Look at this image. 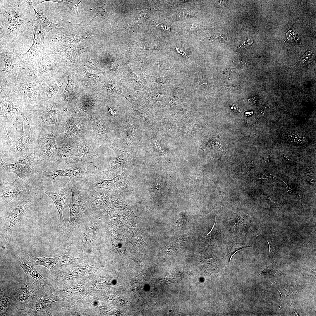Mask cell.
<instances>
[{
	"label": "cell",
	"mask_w": 316,
	"mask_h": 316,
	"mask_svg": "<svg viewBox=\"0 0 316 316\" xmlns=\"http://www.w3.org/2000/svg\"><path fill=\"white\" fill-rule=\"evenodd\" d=\"M42 82V81L35 80L30 83H18L15 85L14 91L19 95L27 96L31 100H35H35H39L40 98Z\"/></svg>",
	"instance_id": "obj_19"
},
{
	"label": "cell",
	"mask_w": 316,
	"mask_h": 316,
	"mask_svg": "<svg viewBox=\"0 0 316 316\" xmlns=\"http://www.w3.org/2000/svg\"><path fill=\"white\" fill-rule=\"evenodd\" d=\"M25 2L32 7L35 11V20L40 28L41 40L42 42H44L45 35L52 29L60 27V25L49 21L41 11L36 10L32 5L31 0H27Z\"/></svg>",
	"instance_id": "obj_21"
},
{
	"label": "cell",
	"mask_w": 316,
	"mask_h": 316,
	"mask_svg": "<svg viewBox=\"0 0 316 316\" xmlns=\"http://www.w3.org/2000/svg\"><path fill=\"white\" fill-rule=\"evenodd\" d=\"M200 236L202 241L207 245L221 242V227L217 223L216 218L214 225L209 233Z\"/></svg>",
	"instance_id": "obj_24"
},
{
	"label": "cell",
	"mask_w": 316,
	"mask_h": 316,
	"mask_svg": "<svg viewBox=\"0 0 316 316\" xmlns=\"http://www.w3.org/2000/svg\"><path fill=\"white\" fill-rule=\"evenodd\" d=\"M40 164L38 157L34 152L23 159L11 163L5 162L0 157L1 168L6 171L16 174L22 179L29 177L33 168Z\"/></svg>",
	"instance_id": "obj_11"
},
{
	"label": "cell",
	"mask_w": 316,
	"mask_h": 316,
	"mask_svg": "<svg viewBox=\"0 0 316 316\" xmlns=\"http://www.w3.org/2000/svg\"><path fill=\"white\" fill-rule=\"evenodd\" d=\"M153 21L156 26L159 29L166 32H169L170 31V28L168 25L158 23L154 20Z\"/></svg>",
	"instance_id": "obj_33"
},
{
	"label": "cell",
	"mask_w": 316,
	"mask_h": 316,
	"mask_svg": "<svg viewBox=\"0 0 316 316\" xmlns=\"http://www.w3.org/2000/svg\"><path fill=\"white\" fill-rule=\"evenodd\" d=\"M61 118V112L56 105L42 100L31 105L26 119L31 128L37 129L53 124L58 127Z\"/></svg>",
	"instance_id": "obj_5"
},
{
	"label": "cell",
	"mask_w": 316,
	"mask_h": 316,
	"mask_svg": "<svg viewBox=\"0 0 316 316\" xmlns=\"http://www.w3.org/2000/svg\"><path fill=\"white\" fill-rule=\"evenodd\" d=\"M0 116L6 123L27 118L31 105L20 99L5 94L0 95Z\"/></svg>",
	"instance_id": "obj_8"
},
{
	"label": "cell",
	"mask_w": 316,
	"mask_h": 316,
	"mask_svg": "<svg viewBox=\"0 0 316 316\" xmlns=\"http://www.w3.org/2000/svg\"><path fill=\"white\" fill-rule=\"evenodd\" d=\"M306 177L308 181H313L315 179V176L312 172H305Z\"/></svg>",
	"instance_id": "obj_36"
},
{
	"label": "cell",
	"mask_w": 316,
	"mask_h": 316,
	"mask_svg": "<svg viewBox=\"0 0 316 316\" xmlns=\"http://www.w3.org/2000/svg\"><path fill=\"white\" fill-rule=\"evenodd\" d=\"M190 219V217H180L174 223L173 229L176 231L185 228Z\"/></svg>",
	"instance_id": "obj_28"
},
{
	"label": "cell",
	"mask_w": 316,
	"mask_h": 316,
	"mask_svg": "<svg viewBox=\"0 0 316 316\" xmlns=\"http://www.w3.org/2000/svg\"><path fill=\"white\" fill-rule=\"evenodd\" d=\"M100 214L88 212L83 216L69 239L70 250L91 251L100 245Z\"/></svg>",
	"instance_id": "obj_2"
},
{
	"label": "cell",
	"mask_w": 316,
	"mask_h": 316,
	"mask_svg": "<svg viewBox=\"0 0 316 316\" xmlns=\"http://www.w3.org/2000/svg\"><path fill=\"white\" fill-rule=\"evenodd\" d=\"M272 178H273V177L272 175L265 174H263L261 176V178L262 179Z\"/></svg>",
	"instance_id": "obj_44"
},
{
	"label": "cell",
	"mask_w": 316,
	"mask_h": 316,
	"mask_svg": "<svg viewBox=\"0 0 316 316\" xmlns=\"http://www.w3.org/2000/svg\"><path fill=\"white\" fill-rule=\"evenodd\" d=\"M282 181H283L284 182V183H285L286 184L287 186V187L285 189V191L286 192L291 194H294L295 193V190L292 188L291 185H290L289 183H286L285 181H283V180H282Z\"/></svg>",
	"instance_id": "obj_35"
},
{
	"label": "cell",
	"mask_w": 316,
	"mask_h": 316,
	"mask_svg": "<svg viewBox=\"0 0 316 316\" xmlns=\"http://www.w3.org/2000/svg\"><path fill=\"white\" fill-rule=\"evenodd\" d=\"M257 99L255 97H251L248 99V103L251 104H255L257 102Z\"/></svg>",
	"instance_id": "obj_41"
},
{
	"label": "cell",
	"mask_w": 316,
	"mask_h": 316,
	"mask_svg": "<svg viewBox=\"0 0 316 316\" xmlns=\"http://www.w3.org/2000/svg\"><path fill=\"white\" fill-rule=\"evenodd\" d=\"M225 256L224 262L229 264L232 255L236 251L242 248L248 247L245 243H238L228 241L225 244Z\"/></svg>",
	"instance_id": "obj_26"
},
{
	"label": "cell",
	"mask_w": 316,
	"mask_h": 316,
	"mask_svg": "<svg viewBox=\"0 0 316 316\" xmlns=\"http://www.w3.org/2000/svg\"><path fill=\"white\" fill-rule=\"evenodd\" d=\"M234 65L238 68H241V67L244 65L245 64V63L242 61L240 60H237L233 62Z\"/></svg>",
	"instance_id": "obj_39"
},
{
	"label": "cell",
	"mask_w": 316,
	"mask_h": 316,
	"mask_svg": "<svg viewBox=\"0 0 316 316\" xmlns=\"http://www.w3.org/2000/svg\"><path fill=\"white\" fill-rule=\"evenodd\" d=\"M96 10L95 12V13L94 15V16L90 21V22H91L92 20L97 16H101L106 17V9L103 7H99L97 8H96Z\"/></svg>",
	"instance_id": "obj_32"
},
{
	"label": "cell",
	"mask_w": 316,
	"mask_h": 316,
	"mask_svg": "<svg viewBox=\"0 0 316 316\" xmlns=\"http://www.w3.org/2000/svg\"><path fill=\"white\" fill-rule=\"evenodd\" d=\"M109 113L112 116H115L116 114V112L115 111L110 108L109 110Z\"/></svg>",
	"instance_id": "obj_46"
},
{
	"label": "cell",
	"mask_w": 316,
	"mask_h": 316,
	"mask_svg": "<svg viewBox=\"0 0 316 316\" xmlns=\"http://www.w3.org/2000/svg\"><path fill=\"white\" fill-rule=\"evenodd\" d=\"M268 198L271 201L272 204L273 206L276 207H279L281 206V204L275 200L270 197H269Z\"/></svg>",
	"instance_id": "obj_38"
},
{
	"label": "cell",
	"mask_w": 316,
	"mask_h": 316,
	"mask_svg": "<svg viewBox=\"0 0 316 316\" xmlns=\"http://www.w3.org/2000/svg\"><path fill=\"white\" fill-rule=\"evenodd\" d=\"M82 0H44L38 1L37 2V4H40L41 3L46 1H50L53 2L61 3L66 5L73 11L78 13L77 7L79 3L82 1Z\"/></svg>",
	"instance_id": "obj_27"
},
{
	"label": "cell",
	"mask_w": 316,
	"mask_h": 316,
	"mask_svg": "<svg viewBox=\"0 0 316 316\" xmlns=\"http://www.w3.org/2000/svg\"><path fill=\"white\" fill-rule=\"evenodd\" d=\"M35 129L37 134L34 152L38 157L40 164H45L53 160L59 150L56 145V127L51 125Z\"/></svg>",
	"instance_id": "obj_6"
},
{
	"label": "cell",
	"mask_w": 316,
	"mask_h": 316,
	"mask_svg": "<svg viewBox=\"0 0 316 316\" xmlns=\"http://www.w3.org/2000/svg\"><path fill=\"white\" fill-rule=\"evenodd\" d=\"M36 22L34 26V34L32 46L25 53L21 55L22 68L30 71L29 75H34L39 69L40 61L48 51L44 42L41 41L40 28Z\"/></svg>",
	"instance_id": "obj_7"
},
{
	"label": "cell",
	"mask_w": 316,
	"mask_h": 316,
	"mask_svg": "<svg viewBox=\"0 0 316 316\" xmlns=\"http://www.w3.org/2000/svg\"><path fill=\"white\" fill-rule=\"evenodd\" d=\"M56 64V61L55 60H54L50 56L48 51L40 61L39 75H43L52 72L55 68Z\"/></svg>",
	"instance_id": "obj_25"
},
{
	"label": "cell",
	"mask_w": 316,
	"mask_h": 316,
	"mask_svg": "<svg viewBox=\"0 0 316 316\" xmlns=\"http://www.w3.org/2000/svg\"><path fill=\"white\" fill-rule=\"evenodd\" d=\"M83 69L84 73L86 75L88 78L95 77L97 76V75L95 74H92L89 73L85 68H84Z\"/></svg>",
	"instance_id": "obj_42"
},
{
	"label": "cell",
	"mask_w": 316,
	"mask_h": 316,
	"mask_svg": "<svg viewBox=\"0 0 316 316\" xmlns=\"http://www.w3.org/2000/svg\"><path fill=\"white\" fill-rule=\"evenodd\" d=\"M71 186L72 199L68 204L70 209L69 219L65 230L66 233L69 239L73 231L83 215L88 209L87 203L83 190L75 185L69 183Z\"/></svg>",
	"instance_id": "obj_9"
},
{
	"label": "cell",
	"mask_w": 316,
	"mask_h": 316,
	"mask_svg": "<svg viewBox=\"0 0 316 316\" xmlns=\"http://www.w3.org/2000/svg\"><path fill=\"white\" fill-rule=\"evenodd\" d=\"M49 288L38 291L35 299L27 315L32 316H45L50 315V308L54 302L59 300L53 295Z\"/></svg>",
	"instance_id": "obj_13"
},
{
	"label": "cell",
	"mask_w": 316,
	"mask_h": 316,
	"mask_svg": "<svg viewBox=\"0 0 316 316\" xmlns=\"http://www.w3.org/2000/svg\"><path fill=\"white\" fill-rule=\"evenodd\" d=\"M71 193V187L69 183L64 188L58 190H48L45 193L53 201L59 212L60 217V224L63 230H65L67 226L66 225L63 216V212L64 209L65 200Z\"/></svg>",
	"instance_id": "obj_18"
},
{
	"label": "cell",
	"mask_w": 316,
	"mask_h": 316,
	"mask_svg": "<svg viewBox=\"0 0 316 316\" xmlns=\"http://www.w3.org/2000/svg\"><path fill=\"white\" fill-rule=\"evenodd\" d=\"M16 289H7L0 292V316H5L9 308L13 305Z\"/></svg>",
	"instance_id": "obj_22"
},
{
	"label": "cell",
	"mask_w": 316,
	"mask_h": 316,
	"mask_svg": "<svg viewBox=\"0 0 316 316\" xmlns=\"http://www.w3.org/2000/svg\"><path fill=\"white\" fill-rule=\"evenodd\" d=\"M83 190L87 203V212L100 213V210L108 206L109 198L107 192H97L95 188L86 186Z\"/></svg>",
	"instance_id": "obj_14"
},
{
	"label": "cell",
	"mask_w": 316,
	"mask_h": 316,
	"mask_svg": "<svg viewBox=\"0 0 316 316\" xmlns=\"http://www.w3.org/2000/svg\"><path fill=\"white\" fill-rule=\"evenodd\" d=\"M166 80V78L165 77H161L158 79L159 81L160 82L162 83H165Z\"/></svg>",
	"instance_id": "obj_45"
},
{
	"label": "cell",
	"mask_w": 316,
	"mask_h": 316,
	"mask_svg": "<svg viewBox=\"0 0 316 316\" xmlns=\"http://www.w3.org/2000/svg\"><path fill=\"white\" fill-rule=\"evenodd\" d=\"M269 160V157L268 156L265 157L264 159V162L265 163H268Z\"/></svg>",
	"instance_id": "obj_47"
},
{
	"label": "cell",
	"mask_w": 316,
	"mask_h": 316,
	"mask_svg": "<svg viewBox=\"0 0 316 316\" xmlns=\"http://www.w3.org/2000/svg\"><path fill=\"white\" fill-rule=\"evenodd\" d=\"M37 196V194H34L18 200L7 213L1 230L0 239L2 248L7 249L12 231Z\"/></svg>",
	"instance_id": "obj_4"
},
{
	"label": "cell",
	"mask_w": 316,
	"mask_h": 316,
	"mask_svg": "<svg viewBox=\"0 0 316 316\" xmlns=\"http://www.w3.org/2000/svg\"><path fill=\"white\" fill-rule=\"evenodd\" d=\"M176 49L178 52L182 54L183 55L186 56V54L185 52L178 47H177L176 48Z\"/></svg>",
	"instance_id": "obj_43"
},
{
	"label": "cell",
	"mask_w": 316,
	"mask_h": 316,
	"mask_svg": "<svg viewBox=\"0 0 316 316\" xmlns=\"http://www.w3.org/2000/svg\"><path fill=\"white\" fill-rule=\"evenodd\" d=\"M148 12L147 10H141L137 15L136 18V25H139L144 23L148 16Z\"/></svg>",
	"instance_id": "obj_29"
},
{
	"label": "cell",
	"mask_w": 316,
	"mask_h": 316,
	"mask_svg": "<svg viewBox=\"0 0 316 316\" xmlns=\"http://www.w3.org/2000/svg\"><path fill=\"white\" fill-rule=\"evenodd\" d=\"M20 1H3L0 4V14L5 16L9 26L7 28L3 20L0 28V39L19 35L29 30L36 22L35 16L30 10L20 8Z\"/></svg>",
	"instance_id": "obj_1"
},
{
	"label": "cell",
	"mask_w": 316,
	"mask_h": 316,
	"mask_svg": "<svg viewBox=\"0 0 316 316\" xmlns=\"http://www.w3.org/2000/svg\"><path fill=\"white\" fill-rule=\"evenodd\" d=\"M24 120L22 124V136L18 140L13 141L9 137L4 122L0 120V157L10 158L13 162L22 159L34 152L37 131L29 125L30 131H23Z\"/></svg>",
	"instance_id": "obj_3"
},
{
	"label": "cell",
	"mask_w": 316,
	"mask_h": 316,
	"mask_svg": "<svg viewBox=\"0 0 316 316\" xmlns=\"http://www.w3.org/2000/svg\"><path fill=\"white\" fill-rule=\"evenodd\" d=\"M226 1L222 0H218L215 1L214 3V4L215 7L223 8L227 4Z\"/></svg>",
	"instance_id": "obj_34"
},
{
	"label": "cell",
	"mask_w": 316,
	"mask_h": 316,
	"mask_svg": "<svg viewBox=\"0 0 316 316\" xmlns=\"http://www.w3.org/2000/svg\"><path fill=\"white\" fill-rule=\"evenodd\" d=\"M314 56L310 52L306 53L302 57L300 61L302 64L308 63L312 61Z\"/></svg>",
	"instance_id": "obj_31"
},
{
	"label": "cell",
	"mask_w": 316,
	"mask_h": 316,
	"mask_svg": "<svg viewBox=\"0 0 316 316\" xmlns=\"http://www.w3.org/2000/svg\"><path fill=\"white\" fill-rule=\"evenodd\" d=\"M96 63V62L93 60H89L86 61L85 64L88 66L90 67L93 69H95V68L96 69V67H97V66L95 65Z\"/></svg>",
	"instance_id": "obj_37"
},
{
	"label": "cell",
	"mask_w": 316,
	"mask_h": 316,
	"mask_svg": "<svg viewBox=\"0 0 316 316\" xmlns=\"http://www.w3.org/2000/svg\"><path fill=\"white\" fill-rule=\"evenodd\" d=\"M2 52L6 56L4 57V67L1 71L7 72L9 77L16 85L18 83L16 70L18 66L21 64V55L15 49L11 47H7Z\"/></svg>",
	"instance_id": "obj_16"
},
{
	"label": "cell",
	"mask_w": 316,
	"mask_h": 316,
	"mask_svg": "<svg viewBox=\"0 0 316 316\" xmlns=\"http://www.w3.org/2000/svg\"><path fill=\"white\" fill-rule=\"evenodd\" d=\"M26 255L28 259L34 265H41L47 267L51 271L54 269L61 256L51 258L44 257H37L28 253H26Z\"/></svg>",
	"instance_id": "obj_23"
},
{
	"label": "cell",
	"mask_w": 316,
	"mask_h": 316,
	"mask_svg": "<svg viewBox=\"0 0 316 316\" xmlns=\"http://www.w3.org/2000/svg\"><path fill=\"white\" fill-rule=\"evenodd\" d=\"M214 179H212V181H213V182H214V183L215 184L216 186L217 187V188L218 189V191H219V192L220 195L221 196V197L224 200V198H223V196L221 194V190H220V187L219 186L218 183H217V181H216V179L215 177L214 176Z\"/></svg>",
	"instance_id": "obj_40"
},
{
	"label": "cell",
	"mask_w": 316,
	"mask_h": 316,
	"mask_svg": "<svg viewBox=\"0 0 316 316\" xmlns=\"http://www.w3.org/2000/svg\"><path fill=\"white\" fill-rule=\"evenodd\" d=\"M38 293V289L35 285L27 279L21 287L16 290L13 305L18 309L27 312L31 309Z\"/></svg>",
	"instance_id": "obj_12"
},
{
	"label": "cell",
	"mask_w": 316,
	"mask_h": 316,
	"mask_svg": "<svg viewBox=\"0 0 316 316\" xmlns=\"http://www.w3.org/2000/svg\"><path fill=\"white\" fill-rule=\"evenodd\" d=\"M0 187L1 202L7 203L36 194L37 190L36 187L28 185L19 177L12 183L1 182Z\"/></svg>",
	"instance_id": "obj_10"
},
{
	"label": "cell",
	"mask_w": 316,
	"mask_h": 316,
	"mask_svg": "<svg viewBox=\"0 0 316 316\" xmlns=\"http://www.w3.org/2000/svg\"><path fill=\"white\" fill-rule=\"evenodd\" d=\"M19 263L25 273L27 278L35 285L38 291L49 288L47 278L40 275L34 265L28 259L26 254L19 257Z\"/></svg>",
	"instance_id": "obj_15"
},
{
	"label": "cell",
	"mask_w": 316,
	"mask_h": 316,
	"mask_svg": "<svg viewBox=\"0 0 316 316\" xmlns=\"http://www.w3.org/2000/svg\"><path fill=\"white\" fill-rule=\"evenodd\" d=\"M62 85V83L61 82H56L48 90L47 92V95L51 96L54 95L57 93L59 88L61 87Z\"/></svg>",
	"instance_id": "obj_30"
},
{
	"label": "cell",
	"mask_w": 316,
	"mask_h": 316,
	"mask_svg": "<svg viewBox=\"0 0 316 316\" xmlns=\"http://www.w3.org/2000/svg\"><path fill=\"white\" fill-rule=\"evenodd\" d=\"M59 43L50 48L49 51L52 54L63 56L72 62H74L75 59L83 52L90 51V49L88 47L81 44H70L64 42Z\"/></svg>",
	"instance_id": "obj_17"
},
{
	"label": "cell",
	"mask_w": 316,
	"mask_h": 316,
	"mask_svg": "<svg viewBox=\"0 0 316 316\" xmlns=\"http://www.w3.org/2000/svg\"><path fill=\"white\" fill-rule=\"evenodd\" d=\"M53 160L63 168L70 163H78V159L74 149L68 145H63L59 149Z\"/></svg>",
	"instance_id": "obj_20"
}]
</instances>
